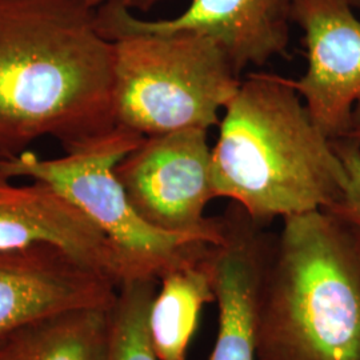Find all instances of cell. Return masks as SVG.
I'll return each mask as SVG.
<instances>
[{"instance_id":"6da1fadb","label":"cell","mask_w":360,"mask_h":360,"mask_svg":"<svg viewBox=\"0 0 360 360\" xmlns=\"http://www.w3.org/2000/svg\"><path fill=\"white\" fill-rule=\"evenodd\" d=\"M115 47L87 0H0V159L116 126Z\"/></svg>"},{"instance_id":"7a4b0ae2","label":"cell","mask_w":360,"mask_h":360,"mask_svg":"<svg viewBox=\"0 0 360 360\" xmlns=\"http://www.w3.org/2000/svg\"><path fill=\"white\" fill-rule=\"evenodd\" d=\"M212 146L215 196L257 223L326 210L346 168L288 77L251 72L226 105Z\"/></svg>"},{"instance_id":"3957f363","label":"cell","mask_w":360,"mask_h":360,"mask_svg":"<svg viewBox=\"0 0 360 360\" xmlns=\"http://www.w3.org/2000/svg\"><path fill=\"white\" fill-rule=\"evenodd\" d=\"M257 360H360V235L326 210L283 219L262 288Z\"/></svg>"},{"instance_id":"277c9868","label":"cell","mask_w":360,"mask_h":360,"mask_svg":"<svg viewBox=\"0 0 360 360\" xmlns=\"http://www.w3.org/2000/svg\"><path fill=\"white\" fill-rule=\"evenodd\" d=\"M115 47L116 126L142 136L219 126L242 79L218 43L191 32H127Z\"/></svg>"},{"instance_id":"5b68a950","label":"cell","mask_w":360,"mask_h":360,"mask_svg":"<svg viewBox=\"0 0 360 360\" xmlns=\"http://www.w3.org/2000/svg\"><path fill=\"white\" fill-rule=\"evenodd\" d=\"M142 139L115 126L62 158L41 159L27 150L0 159V172L11 179L25 176L51 186L110 238L141 278L159 281L167 271L205 255L214 243L156 230L134 210L115 167Z\"/></svg>"},{"instance_id":"8992f818","label":"cell","mask_w":360,"mask_h":360,"mask_svg":"<svg viewBox=\"0 0 360 360\" xmlns=\"http://www.w3.org/2000/svg\"><path fill=\"white\" fill-rule=\"evenodd\" d=\"M115 174L134 210L156 230L214 245L221 240V219L206 217L208 203L217 199L207 129L143 136Z\"/></svg>"},{"instance_id":"52a82bcc","label":"cell","mask_w":360,"mask_h":360,"mask_svg":"<svg viewBox=\"0 0 360 360\" xmlns=\"http://www.w3.org/2000/svg\"><path fill=\"white\" fill-rule=\"evenodd\" d=\"M307 67L290 79L309 116L331 141L360 127V19L346 0H295Z\"/></svg>"},{"instance_id":"ba28073f","label":"cell","mask_w":360,"mask_h":360,"mask_svg":"<svg viewBox=\"0 0 360 360\" xmlns=\"http://www.w3.org/2000/svg\"><path fill=\"white\" fill-rule=\"evenodd\" d=\"M295 0H191L179 15L168 19H143L119 0L96 8L98 26L112 39L127 32H191L212 39L240 75L245 68L263 67L285 56Z\"/></svg>"},{"instance_id":"9c48e42d","label":"cell","mask_w":360,"mask_h":360,"mask_svg":"<svg viewBox=\"0 0 360 360\" xmlns=\"http://www.w3.org/2000/svg\"><path fill=\"white\" fill-rule=\"evenodd\" d=\"M119 284L55 245L0 250V338L68 312L111 309Z\"/></svg>"},{"instance_id":"30bf717a","label":"cell","mask_w":360,"mask_h":360,"mask_svg":"<svg viewBox=\"0 0 360 360\" xmlns=\"http://www.w3.org/2000/svg\"><path fill=\"white\" fill-rule=\"evenodd\" d=\"M59 247L114 279H143L101 229L51 186L16 184L0 172V250Z\"/></svg>"},{"instance_id":"8fae6325","label":"cell","mask_w":360,"mask_h":360,"mask_svg":"<svg viewBox=\"0 0 360 360\" xmlns=\"http://www.w3.org/2000/svg\"><path fill=\"white\" fill-rule=\"evenodd\" d=\"M220 219L223 236L210 254L218 334L208 360H257L260 297L275 240L235 203Z\"/></svg>"},{"instance_id":"7c38bea8","label":"cell","mask_w":360,"mask_h":360,"mask_svg":"<svg viewBox=\"0 0 360 360\" xmlns=\"http://www.w3.org/2000/svg\"><path fill=\"white\" fill-rule=\"evenodd\" d=\"M172 270L159 281L150 304L147 327L158 360H186L203 307L215 300L211 248Z\"/></svg>"},{"instance_id":"4fadbf2b","label":"cell","mask_w":360,"mask_h":360,"mask_svg":"<svg viewBox=\"0 0 360 360\" xmlns=\"http://www.w3.org/2000/svg\"><path fill=\"white\" fill-rule=\"evenodd\" d=\"M111 309H80L40 324L35 360H107Z\"/></svg>"},{"instance_id":"5bb4252c","label":"cell","mask_w":360,"mask_h":360,"mask_svg":"<svg viewBox=\"0 0 360 360\" xmlns=\"http://www.w3.org/2000/svg\"><path fill=\"white\" fill-rule=\"evenodd\" d=\"M158 281L134 279L122 284L111 309L107 360H158L147 316Z\"/></svg>"},{"instance_id":"9a60e30c","label":"cell","mask_w":360,"mask_h":360,"mask_svg":"<svg viewBox=\"0 0 360 360\" xmlns=\"http://www.w3.org/2000/svg\"><path fill=\"white\" fill-rule=\"evenodd\" d=\"M334 146L346 168L347 180L339 198L326 211L360 235V146L349 139L334 141Z\"/></svg>"},{"instance_id":"2e32d148","label":"cell","mask_w":360,"mask_h":360,"mask_svg":"<svg viewBox=\"0 0 360 360\" xmlns=\"http://www.w3.org/2000/svg\"><path fill=\"white\" fill-rule=\"evenodd\" d=\"M39 331L40 324L0 338V360H35Z\"/></svg>"},{"instance_id":"e0dca14e","label":"cell","mask_w":360,"mask_h":360,"mask_svg":"<svg viewBox=\"0 0 360 360\" xmlns=\"http://www.w3.org/2000/svg\"><path fill=\"white\" fill-rule=\"evenodd\" d=\"M105 1H108V0H87V3L95 10L104 4ZM119 1L123 6H126L132 13H148L156 6L166 3L168 0H119Z\"/></svg>"},{"instance_id":"ac0fdd59","label":"cell","mask_w":360,"mask_h":360,"mask_svg":"<svg viewBox=\"0 0 360 360\" xmlns=\"http://www.w3.org/2000/svg\"><path fill=\"white\" fill-rule=\"evenodd\" d=\"M343 139H349V141H352V142L358 143L360 146V127L352 129V131L348 134L347 136L343 138Z\"/></svg>"},{"instance_id":"d6986e66","label":"cell","mask_w":360,"mask_h":360,"mask_svg":"<svg viewBox=\"0 0 360 360\" xmlns=\"http://www.w3.org/2000/svg\"><path fill=\"white\" fill-rule=\"evenodd\" d=\"M354 10H360V0H346Z\"/></svg>"}]
</instances>
